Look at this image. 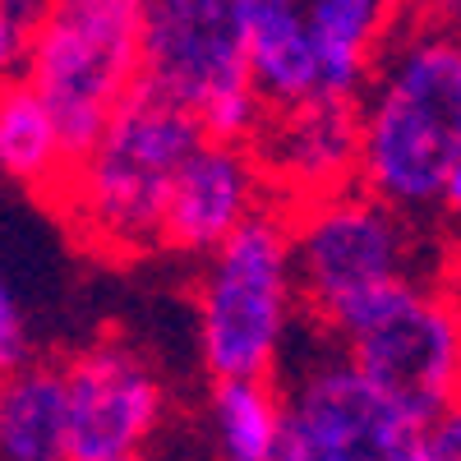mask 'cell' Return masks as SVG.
Instances as JSON below:
<instances>
[{"instance_id":"obj_23","label":"cell","mask_w":461,"mask_h":461,"mask_svg":"<svg viewBox=\"0 0 461 461\" xmlns=\"http://www.w3.org/2000/svg\"><path fill=\"white\" fill-rule=\"evenodd\" d=\"M0 5H5V10H10V14H14L19 23H28V28H32L37 19H42L47 0H0Z\"/></svg>"},{"instance_id":"obj_8","label":"cell","mask_w":461,"mask_h":461,"mask_svg":"<svg viewBox=\"0 0 461 461\" xmlns=\"http://www.w3.org/2000/svg\"><path fill=\"white\" fill-rule=\"evenodd\" d=\"M69 406V461H121L158 434L167 393L148 356L125 337H102L60 365Z\"/></svg>"},{"instance_id":"obj_18","label":"cell","mask_w":461,"mask_h":461,"mask_svg":"<svg viewBox=\"0 0 461 461\" xmlns=\"http://www.w3.org/2000/svg\"><path fill=\"white\" fill-rule=\"evenodd\" d=\"M32 365V337L19 310V295L0 282V374H19Z\"/></svg>"},{"instance_id":"obj_9","label":"cell","mask_w":461,"mask_h":461,"mask_svg":"<svg viewBox=\"0 0 461 461\" xmlns=\"http://www.w3.org/2000/svg\"><path fill=\"white\" fill-rule=\"evenodd\" d=\"M383 393L415 415H434L461 393V295L420 286L393 319L341 346Z\"/></svg>"},{"instance_id":"obj_7","label":"cell","mask_w":461,"mask_h":461,"mask_svg":"<svg viewBox=\"0 0 461 461\" xmlns=\"http://www.w3.org/2000/svg\"><path fill=\"white\" fill-rule=\"evenodd\" d=\"M254 0H143V84L189 111L245 88Z\"/></svg>"},{"instance_id":"obj_24","label":"cell","mask_w":461,"mask_h":461,"mask_svg":"<svg viewBox=\"0 0 461 461\" xmlns=\"http://www.w3.org/2000/svg\"><path fill=\"white\" fill-rule=\"evenodd\" d=\"M5 393H10V374H0V415H5Z\"/></svg>"},{"instance_id":"obj_25","label":"cell","mask_w":461,"mask_h":461,"mask_svg":"<svg viewBox=\"0 0 461 461\" xmlns=\"http://www.w3.org/2000/svg\"><path fill=\"white\" fill-rule=\"evenodd\" d=\"M121 461H139V456H121Z\"/></svg>"},{"instance_id":"obj_14","label":"cell","mask_w":461,"mask_h":461,"mask_svg":"<svg viewBox=\"0 0 461 461\" xmlns=\"http://www.w3.org/2000/svg\"><path fill=\"white\" fill-rule=\"evenodd\" d=\"M323 47V97L360 102L369 74L383 56V37L397 0H304Z\"/></svg>"},{"instance_id":"obj_6","label":"cell","mask_w":461,"mask_h":461,"mask_svg":"<svg viewBox=\"0 0 461 461\" xmlns=\"http://www.w3.org/2000/svg\"><path fill=\"white\" fill-rule=\"evenodd\" d=\"M300 304L319 328L351 300L383 291L415 273V230L406 212L346 185L337 194L286 203Z\"/></svg>"},{"instance_id":"obj_1","label":"cell","mask_w":461,"mask_h":461,"mask_svg":"<svg viewBox=\"0 0 461 461\" xmlns=\"http://www.w3.org/2000/svg\"><path fill=\"white\" fill-rule=\"evenodd\" d=\"M360 111V189L420 217L461 162V32L411 28L383 47Z\"/></svg>"},{"instance_id":"obj_16","label":"cell","mask_w":461,"mask_h":461,"mask_svg":"<svg viewBox=\"0 0 461 461\" xmlns=\"http://www.w3.org/2000/svg\"><path fill=\"white\" fill-rule=\"evenodd\" d=\"M208 406H212L217 461H277L282 383H273V378H212Z\"/></svg>"},{"instance_id":"obj_20","label":"cell","mask_w":461,"mask_h":461,"mask_svg":"<svg viewBox=\"0 0 461 461\" xmlns=\"http://www.w3.org/2000/svg\"><path fill=\"white\" fill-rule=\"evenodd\" d=\"M28 37H32V28L19 23L5 5H0V79H14V74H23Z\"/></svg>"},{"instance_id":"obj_2","label":"cell","mask_w":461,"mask_h":461,"mask_svg":"<svg viewBox=\"0 0 461 461\" xmlns=\"http://www.w3.org/2000/svg\"><path fill=\"white\" fill-rule=\"evenodd\" d=\"M199 115L139 84L111 125L69 162L60 217L93 254L139 258L162 249V221L180 167L203 148Z\"/></svg>"},{"instance_id":"obj_13","label":"cell","mask_w":461,"mask_h":461,"mask_svg":"<svg viewBox=\"0 0 461 461\" xmlns=\"http://www.w3.org/2000/svg\"><path fill=\"white\" fill-rule=\"evenodd\" d=\"M69 148L51 106L28 84V74L0 79V180L32 194H60L69 176Z\"/></svg>"},{"instance_id":"obj_17","label":"cell","mask_w":461,"mask_h":461,"mask_svg":"<svg viewBox=\"0 0 461 461\" xmlns=\"http://www.w3.org/2000/svg\"><path fill=\"white\" fill-rule=\"evenodd\" d=\"M273 121V106L263 102V93L254 84L245 88H230L221 97H212L203 111H199V125L212 143H236V148H254L263 125Z\"/></svg>"},{"instance_id":"obj_22","label":"cell","mask_w":461,"mask_h":461,"mask_svg":"<svg viewBox=\"0 0 461 461\" xmlns=\"http://www.w3.org/2000/svg\"><path fill=\"white\" fill-rule=\"evenodd\" d=\"M438 212H443L447 221H456V226H461V162L452 167V176H447V185H443V199H438Z\"/></svg>"},{"instance_id":"obj_15","label":"cell","mask_w":461,"mask_h":461,"mask_svg":"<svg viewBox=\"0 0 461 461\" xmlns=\"http://www.w3.org/2000/svg\"><path fill=\"white\" fill-rule=\"evenodd\" d=\"M0 461H69L65 374L56 365H28L10 374L0 415Z\"/></svg>"},{"instance_id":"obj_12","label":"cell","mask_w":461,"mask_h":461,"mask_svg":"<svg viewBox=\"0 0 461 461\" xmlns=\"http://www.w3.org/2000/svg\"><path fill=\"white\" fill-rule=\"evenodd\" d=\"M249 79L273 111L323 97V47L304 0H254Z\"/></svg>"},{"instance_id":"obj_10","label":"cell","mask_w":461,"mask_h":461,"mask_svg":"<svg viewBox=\"0 0 461 461\" xmlns=\"http://www.w3.org/2000/svg\"><path fill=\"white\" fill-rule=\"evenodd\" d=\"M267 203L277 199L254 148L203 139V148L176 176L167 221H162V249L185 258H208Z\"/></svg>"},{"instance_id":"obj_3","label":"cell","mask_w":461,"mask_h":461,"mask_svg":"<svg viewBox=\"0 0 461 461\" xmlns=\"http://www.w3.org/2000/svg\"><path fill=\"white\" fill-rule=\"evenodd\" d=\"M300 310L286 203H267L221 240L194 282L199 360L212 378H273Z\"/></svg>"},{"instance_id":"obj_21","label":"cell","mask_w":461,"mask_h":461,"mask_svg":"<svg viewBox=\"0 0 461 461\" xmlns=\"http://www.w3.org/2000/svg\"><path fill=\"white\" fill-rule=\"evenodd\" d=\"M415 28H438V32H461V0H411Z\"/></svg>"},{"instance_id":"obj_4","label":"cell","mask_w":461,"mask_h":461,"mask_svg":"<svg viewBox=\"0 0 461 461\" xmlns=\"http://www.w3.org/2000/svg\"><path fill=\"white\" fill-rule=\"evenodd\" d=\"M23 74L79 158L143 84V0H47Z\"/></svg>"},{"instance_id":"obj_5","label":"cell","mask_w":461,"mask_h":461,"mask_svg":"<svg viewBox=\"0 0 461 461\" xmlns=\"http://www.w3.org/2000/svg\"><path fill=\"white\" fill-rule=\"evenodd\" d=\"M277 461H429V420L332 346L282 383Z\"/></svg>"},{"instance_id":"obj_11","label":"cell","mask_w":461,"mask_h":461,"mask_svg":"<svg viewBox=\"0 0 461 461\" xmlns=\"http://www.w3.org/2000/svg\"><path fill=\"white\" fill-rule=\"evenodd\" d=\"M254 158L277 203H304L360 180V111L356 102H304L273 111Z\"/></svg>"},{"instance_id":"obj_19","label":"cell","mask_w":461,"mask_h":461,"mask_svg":"<svg viewBox=\"0 0 461 461\" xmlns=\"http://www.w3.org/2000/svg\"><path fill=\"white\" fill-rule=\"evenodd\" d=\"M429 461H461V393L434 415V425H429Z\"/></svg>"}]
</instances>
